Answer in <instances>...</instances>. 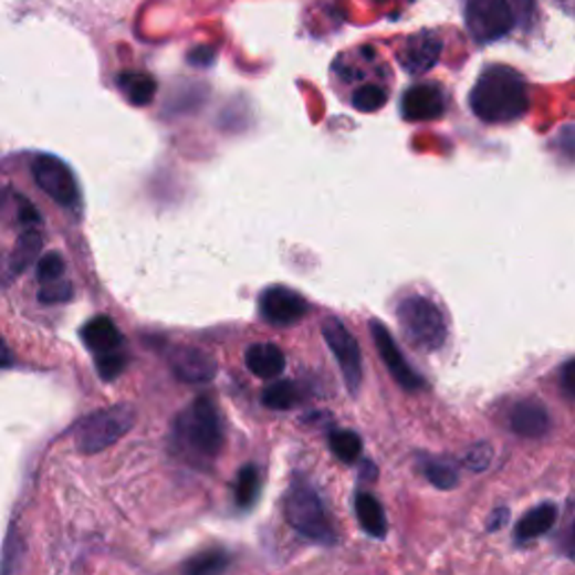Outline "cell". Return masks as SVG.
I'll return each mask as SVG.
<instances>
[{
    "instance_id": "1",
    "label": "cell",
    "mask_w": 575,
    "mask_h": 575,
    "mask_svg": "<svg viewBox=\"0 0 575 575\" xmlns=\"http://www.w3.org/2000/svg\"><path fill=\"white\" fill-rule=\"evenodd\" d=\"M529 104L524 77L509 65L485 67L470 93V108L485 124L515 122L529 111Z\"/></svg>"
},
{
    "instance_id": "2",
    "label": "cell",
    "mask_w": 575,
    "mask_h": 575,
    "mask_svg": "<svg viewBox=\"0 0 575 575\" xmlns=\"http://www.w3.org/2000/svg\"><path fill=\"white\" fill-rule=\"evenodd\" d=\"M223 422L219 409L207 398H196L174 425V443L180 454L194 463L213 461L223 450Z\"/></svg>"
},
{
    "instance_id": "3",
    "label": "cell",
    "mask_w": 575,
    "mask_h": 575,
    "mask_svg": "<svg viewBox=\"0 0 575 575\" xmlns=\"http://www.w3.org/2000/svg\"><path fill=\"white\" fill-rule=\"evenodd\" d=\"M285 520L300 535L320 542L333 544L337 531L324 506L322 496L306 481H295L285 494Z\"/></svg>"
},
{
    "instance_id": "4",
    "label": "cell",
    "mask_w": 575,
    "mask_h": 575,
    "mask_svg": "<svg viewBox=\"0 0 575 575\" xmlns=\"http://www.w3.org/2000/svg\"><path fill=\"white\" fill-rule=\"evenodd\" d=\"M396 315L405 337L416 348L431 353L446 344L448 324L441 309L431 300L422 295H409L398 304Z\"/></svg>"
},
{
    "instance_id": "5",
    "label": "cell",
    "mask_w": 575,
    "mask_h": 575,
    "mask_svg": "<svg viewBox=\"0 0 575 575\" xmlns=\"http://www.w3.org/2000/svg\"><path fill=\"white\" fill-rule=\"evenodd\" d=\"M135 425V411L128 405L100 409L75 427V443L84 454H97L124 439Z\"/></svg>"
},
{
    "instance_id": "6",
    "label": "cell",
    "mask_w": 575,
    "mask_h": 575,
    "mask_svg": "<svg viewBox=\"0 0 575 575\" xmlns=\"http://www.w3.org/2000/svg\"><path fill=\"white\" fill-rule=\"evenodd\" d=\"M466 25L474 41L490 43L513 30L515 14L509 0H468Z\"/></svg>"
},
{
    "instance_id": "7",
    "label": "cell",
    "mask_w": 575,
    "mask_h": 575,
    "mask_svg": "<svg viewBox=\"0 0 575 575\" xmlns=\"http://www.w3.org/2000/svg\"><path fill=\"white\" fill-rule=\"evenodd\" d=\"M32 178L41 187V191L54 202H59L61 207L72 209L80 205L82 200L80 182L75 174H72V169L56 156L39 154L32 160Z\"/></svg>"
},
{
    "instance_id": "8",
    "label": "cell",
    "mask_w": 575,
    "mask_h": 575,
    "mask_svg": "<svg viewBox=\"0 0 575 575\" xmlns=\"http://www.w3.org/2000/svg\"><path fill=\"white\" fill-rule=\"evenodd\" d=\"M322 333H324V339H326L331 353L337 359L348 391L355 396L359 385H363V351H359L351 331L335 317H328L324 322Z\"/></svg>"
},
{
    "instance_id": "9",
    "label": "cell",
    "mask_w": 575,
    "mask_h": 575,
    "mask_svg": "<svg viewBox=\"0 0 575 575\" xmlns=\"http://www.w3.org/2000/svg\"><path fill=\"white\" fill-rule=\"evenodd\" d=\"M259 311L268 324L293 326L304 320V315L309 313V304L293 288L272 285L261 293Z\"/></svg>"
},
{
    "instance_id": "10",
    "label": "cell",
    "mask_w": 575,
    "mask_h": 575,
    "mask_svg": "<svg viewBox=\"0 0 575 575\" xmlns=\"http://www.w3.org/2000/svg\"><path fill=\"white\" fill-rule=\"evenodd\" d=\"M369 328H372L374 344H376V348H378V353H380V357H383L385 367L389 369L391 378H394L405 391H420V389L425 387V380L407 365V359H405V355L400 353L398 344L394 342L389 328H387L383 322H378V320H372Z\"/></svg>"
},
{
    "instance_id": "11",
    "label": "cell",
    "mask_w": 575,
    "mask_h": 575,
    "mask_svg": "<svg viewBox=\"0 0 575 575\" xmlns=\"http://www.w3.org/2000/svg\"><path fill=\"white\" fill-rule=\"evenodd\" d=\"M441 52H443V41L435 32L425 30L407 39V43L398 52V61L409 75H425V72H429L439 63Z\"/></svg>"
},
{
    "instance_id": "12",
    "label": "cell",
    "mask_w": 575,
    "mask_h": 575,
    "mask_svg": "<svg viewBox=\"0 0 575 575\" xmlns=\"http://www.w3.org/2000/svg\"><path fill=\"white\" fill-rule=\"evenodd\" d=\"M400 113L407 122L439 119L446 113V97L435 84H416L402 95Z\"/></svg>"
},
{
    "instance_id": "13",
    "label": "cell",
    "mask_w": 575,
    "mask_h": 575,
    "mask_svg": "<svg viewBox=\"0 0 575 575\" xmlns=\"http://www.w3.org/2000/svg\"><path fill=\"white\" fill-rule=\"evenodd\" d=\"M169 365H171L174 376L189 385L209 383L216 378V372H219V367H216V363L205 351H198L191 346L174 348L169 355Z\"/></svg>"
},
{
    "instance_id": "14",
    "label": "cell",
    "mask_w": 575,
    "mask_h": 575,
    "mask_svg": "<svg viewBox=\"0 0 575 575\" xmlns=\"http://www.w3.org/2000/svg\"><path fill=\"white\" fill-rule=\"evenodd\" d=\"M509 425L518 437L542 439L551 427V416H548V409L540 400L526 398L511 407Z\"/></svg>"
},
{
    "instance_id": "15",
    "label": "cell",
    "mask_w": 575,
    "mask_h": 575,
    "mask_svg": "<svg viewBox=\"0 0 575 575\" xmlns=\"http://www.w3.org/2000/svg\"><path fill=\"white\" fill-rule=\"evenodd\" d=\"M82 339L84 344L97 355H106V353H115L122 348V333L115 326V322L111 317H95L91 320L84 328H82Z\"/></svg>"
},
{
    "instance_id": "16",
    "label": "cell",
    "mask_w": 575,
    "mask_h": 575,
    "mask_svg": "<svg viewBox=\"0 0 575 575\" xmlns=\"http://www.w3.org/2000/svg\"><path fill=\"white\" fill-rule=\"evenodd\" d=\"M245 365L257 378L272 380L283 374L285 355L274 344H254L245 351Z\"/></svg>"
},
{
    "instance_id": "17",
    "label": "cell",
    "mask_w": 575,
    "mask_h": 575,
    "mask_svg": "<svg viewBox=\"0 0 575 575\" xmlns=\"http://www.w3.org/2000/svg\"><path fill=\"white\" fill-rule=\"evenodd\" d=\"M557 520V506L551 501H544L540 503V506H535L533 511H529L515 526V540L520 544L524 542H531V540H537L540 535L548 533L553 529Z\"/></svg>"
},
{
    "instance_id": "18",
    "label": "cell",
    "mask_w": 575,
    "mask_h": 575,
    "mask_svg": "<svg viewBox=\"0 0 575 575\" xmlns=\"http://www.w3.org/2000/svg\"><path fill=\"white\" fill-rule=\"evenodd\" d=\"M355 515L359 520V526H363L365 533H369L372 537L383 540L387 535L385 509H383V503L374 494L359 492L355 496Z\"/></svg>"
},
{
    "instance_id": "19",
    "label": "cell",
    "mask_w": 575,
    "mask_h": 575,
    "mask_svg": "<svg viewBox=\"0 0 575 575\" xmlns=\"http://www.w3.org/2000/svg\"><path fill=\"white\" fill-rule=\"evenodd\" d=\"M117 88L133 106H149L156 97L158 84L147 72H122L117 77Z\"/></svg>"
},
{
    "instance_id": "20",
    "label": "cell",
    "mask_w": 575,
    "mask_h": 575,
    "mask_svg": "<svg viewBox=\"0 0 575 575\" xmlns=\"http://www.w3.org/2000/svg\"><path fill=\"white\" fill-rule=\"evenodd\" d=\"M230 566V553L223 548H207L189 557L182 566L185 575H223Z\"/></svg>"
},
{
    "instance_id": "21",
    "label": "cell",
    "mask_w": 575,
    "mask_h": 575,
    "mask_svg": "<svg viewBox=\"0 0 575 575\" xmlns=\"http://www.w3.org/2000/svg\"><path fill=\"white\" fill-rule=\"evenodd\" d=\"M41 252V234L36 230H25L19 241L14 252L8 259V276H17L30 268L32 261H36Z\"/></svg>"
},
{
    "instance_id": "22",
    "label": "cell",
    "mask_w": 575,
    "mask_h": 575,
    "mask_svg": "<svg viewBox=\"0 0 575 575\" xmlns=\"http://www.w3.org/2000/svg\"><path fill=\"white\" fill-rule=\"evenodd\" d=\"M263 405L274 409V411H285V409H293L300 400H302V394L297 389L295 383H288V380H279V383H272L265 391H263Z\"/></svg>"
},
{
    "instance_id": "23",
    "label": "cell",
    "mask_w": 575,
    "mask_h": 575,
    "mask_svg": "<svg viewBox=\"0 0 575 575\" xmlns=\"http://www.w3.org/2000/svg\"><path fill=\"white\" fill-rule=\"evenodd\" d=\"M328 446L342 463H355L359 452H363V439L351 429H335L328 437Z\"/></svg>"
},
{
    "instance_id": "24",
    "label": "cell",
    "mask_w": 575,
    "mask_h": 575,
    "mask_svg": "<svg viewBox=\"0 0 575 575\" xmlns=\"http://www.w3.org/2000/svg\"><path fill=\"white\" fill-rule=\"evenodd\" d=\"M259 488H261V477H259V470L254 466H245L241 468L239 477H237V503L241 509H248L254 503L257 494H259Z\"/></svg>"
},
{
    "instance_id": "25",
    "label": "cell",
    "mask_w": 575,
    "mask_h": 575,
    "mask_svg": "<svg viewBox=\"0 0 575 575\" xmlns=\"http://www.w3.org/2000/svg\"><path fill=\"white\" fill-rule=\"evenodd\" d=\"M422 472H425V477H427L431 483H435V485L441 488V490H452V488H457V483H459V470H457L452 463L441 461V459H429V461H425Z\"/></svg>"
},
{
    "instance_id": "26",
    "label": "cell",
    "mask_w": 575,
    "mask_h": 575,
    "mask_svg": "<svg viewBox=\"0 0 575 575\" xmlns=\"http://www.w3.org/2000/svg\"><path fill=\"white\" fill-rule=\"evenodd\" d=\"M385 104H387V93H385V88H380L376 84L359 86L353 95V108L363 111V113H376Z\"/></svg>"
},
{
    "instance_id": "27",
    "label": "cell",
    "mask_w": 575,
    "mask_h": 575,
    "mask_svg": "<svg viewBox=\"0 0 575 575\" xmlns=\"http://www.w3.org/2000/svg\"><path fill=\"white\" fill-rule=\"evenodd\" d=\"M63 272H65V263H63V257L56 254V252L43 254V257L39 259V263H36V276H39L41 285L61 281V279H63Z\"/></svg>"
},
{
    "instance_id": "28",
    "label": "cell",
    "mask_w": 575,
    "mask_h": 575,
    "mask_svg": "<svg viewBox=\"0 0 575 575\" xmlns=\"http://www.w3.org/2000/svg\"><path fill=\"white\" fill-rule=\"evenodd\" d=\"M95 365H97V372L104 380H115L124 367H126V357L115 351V353H106V355H97L95 357Z\"/></svg>"
},
{
    "instance_id": "29",
    "label": "cell",
    "mask_w": 575,
    "mask_h": 575,
    "mask_svg": "<svg viewBox=\"0 0 575 575\" xmlns=\"http://www.w3.org/2000/svg\"><path fill=\"white\" fill-rule=\"evenodd\" d=\"M72 300V285L67 281H54V283H45L41 285L39 291V302L41 304H63Z\"/></svg>"
},
{
    "instance_id": "30",
    "label": "cell",
    "mask_w": 575,
    "mask_h": 575,
    "mask_svg": "<svg viewBox=\"0 0 575 575\" xmlns=\"http://www.w3.org/2000/svg\"><path fill=\"white\" fill-rule=\"evenodd\" d=\"M492 463V448L488 443H479L468 450L466 454V466L474 472H483Z\"/></svg>"
},
{
    "instance_id": "31",
    "label": "cell",
    "mask_w": 575,
    "mask_h": 575,
    "mask_svg": "<svg viewBox=\"0 0 575 575\" xmlns=\"http://www.w3.org/2000/svg\"><path fill=\"white\" fill-rule=\"evenodd\" d=\"M511 8L515 14V21H520L524 28H531L535 19V0H511Z\"/></svg>"
},
{
    "instance_id": "32",
    "label": "cell",
    "mask_w": 575,
    "mask_h": 575,
    "mask_svg": "<svg viewBox=\"0 0 575 575\" xmlns=\"http://www.w3.org/2000/svg\"><path fill=\"white\" fill-rule=\"evenodd\" d=\"M560 385L562 389L575 400V359H571V363H566L560 372Z\"/></svg>"
},
{
    "instance_id": "33",
    "label": "cell",
    "mask_w": 575,
    "mask_h": 575,
    "mask_svg": "<svg viewBox=\"0 0 575 575\" xmlns=\"http://www.w3.org/2000/svg\"><path fill=\"white\" fill-rule=\"evenodd\" d=\"M211 59H213V52L209 48H196L194 52H189L191 65H209Z\"/></svg>"
},
{
    "instance_id": "34",
    "label": "cell",
    "mask_w": 575,
    "mask_h": 575,
    "mask_svg": "<svg viewBox=\"0 0 575 575\" xmlns=\"http://www.w3.org/2000/svg\"><path fill=\"white\" fill-rule=\"evenodd\" d=\"M509 522V511L506 509H496L490 520H488V531H499L501 526H506Z\"/></svg>"
},
{
    "instance_id": "35",
    "label": "cell",
    "mask_w": 575,
    "mask_h": 575,
    "mask_svg": "<svg viewBox=\"0 0 575 575\" xmlns=\"http://www.w3.org/2000/svg\"><path fill=\"white\" fill-rule=\"evenodd\" d=\"M21 221H23V223H30V226H34V223L41 221L39 211H34L28 200H23V207H21Z\"/></svg>"
},
{
    "instance_id": "36",
    "label": "cell",
    "mask_w": 575,
    "mask_h": 575,
    "mask_svg": "<svg viewBox=\"0 0 575 575\" xmlns=\"http://www.w3.org/2000/svg\"><path fill=\"white\" fill-rule=\"evenodd\" d=\"M573 544H575V524H573Z\"/></svg>"
}]
</instances>
